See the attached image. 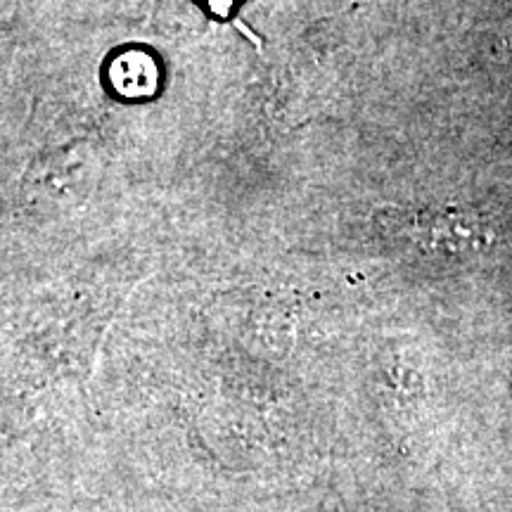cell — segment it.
<instances>
[{"label":"cell","instance_id":"cell-1","mask_svg":"<svg viewBox=\"0 0 512 512\" xmlns=\"http://www.w3.org/2000/svg\"><path fill=\"white\" fill-rule=\"evenodd\" d=\"M377 223L420 252L448 259L482 254L496 240L491 223L477 211L463 207L387 209Z\"/></svg>","mask_w":512,"mask_h":512},{"label":"cell","instance_id":"cell-2","mask_svg":"<svg viewBox=\"0 0 512 512\" xmlns=\"http://www.w3.org/2000/svg\"><path fill=\"white\" fill-rule=\"evenodd\" d=\"M112 83L126 98H145L157 88V64L150 55L128 50L112 64Z\"/></svg>","mask_w":512,"mask_h":512},{"label":"cell","instance_id":"cell-3","mask_svg":"<svg viewBox=\"0 0 512 512\" xmlns=\"http://www.w3.org/2000/svg\"><path fill=\"white\" fill-rule=\"evenodd\" d=\"M508 46H510L508 53H510V60H512V38H510V41H508Z\"/></svg>","mask_w":512,"mask_h":512}]
</instances>
